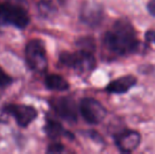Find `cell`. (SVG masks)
Here are the masks:
<instances>
[{
	"instance_id": "6da1fadb",
	"label": "cell",
	"mask_w": 155,
	"mask_h": 154,
	"mask_svg": "<svg viewBox=\"0 0 155 154\" xmlns=\"http://www.w3.org/2000/svg\"><path fill=\"white\" fill-rule=\"evenodd\" d=\"M102 44L109 53L123 57L135 53L140 42L130 21L120 18L113 23L111 30L104 34Z\"/></svg>"
},
{
	"instance_id": "7a4b0ae2",
	"label": "cell",
	"mask_w": 155,
	"mask_h": 154,
	"mask_svg": "<svg viewBox=\"0 0 155 154\" xmlns=\"http://www.w3.org/2000/svg\"><path fill=\"white\" fill-rule=\"evenodd\" d=\"M59 64L65 68L73 69L79 74H86L92 72L95 69L96 59L92 52L79 50L77 52L60 53Z\"/></svg>"
},
{
	"instance_id": "3957f363",
	"label": "cell",
	"mask_w": 155,
	"mask_h": 154,
	"mask_svg": "<svg viewBox=\"0 0 155 154\" xmlns=\"http://www.w3.org/2000/svg\"><path fill=\"white\" fill-rule=\"evenodd\" d=\"M25 61L32 71L38 73L48 69V56L45 44L41 39L34 38L25 44Z\"/></svg>"
},
{
	"instance_id": "277c9868",
	"label": "cell",
	"mask_w": 155,
	"mask_h": 154,
	"mask_svg": "<svg viewBox=\"0 0 155 154\" xmlns=\"http://www.w3.org/2000/svg\"><path fill=\"white\" fill-rule=\"evenodd\" d=\"M29 23V13L22 6L11 2L0 3V25H12L22 30L27 28Z\"/></svg>"
},
{
	"instance_id": "5b68a950",
	"label": "cell",
	"mask_w": 155,
	"mask_h": 154,
	"mask_svg": "<svg viewBox=\"0 0 155 154\" xmlns=\"http://www.w3.org/2000/svg\"><path fill=\"white\" fill-rule=\"evenodd\" d=\"M78 111L80 112L84 121L90 125H97L101 123L108 114L106 108L97 99L92 97L82 98L78 106Z\"/></svg>"
},
{
	"instance_id": "8992f818",
	"label": "cell",
	"mask_w": 155,
	"mask_h": 154,
	"mask_svg": "<svg viewBox=\"0 0 155 154\" xmlns=\"http://www.w3.org/2000/svg\"><path fill=\"white\" fill-rule=\"evenodd\" d=\"M2 111L6 115L12 116L16 120L17 125L21 128H28L38 116L36 108L29 105L8 103L2 108Z\"/></svg>"
},
{
	"instance_id": "52a82bcc",
	"label": "cell",
	"mask_w": 155,
	"mask_h": 154,
	"mask_svg": "<svg viewBox=\"0 0 155 154\" xmlns=\"http://www.w3.org/2000/svg\"><path fill=\"white\" fill-rule=\"evenodd\" d=\"M50 106L60 118L76 123L78 119V107L75 100L70 96L54 97L50 100Z\"/></svg>"
},
{
	"instance_id": "ba28073f",
	"label": "cell",
	"mask_w": 155,
	"mask_h": 154,
	"mask_svg": "<svg viewBox=\"0 0 155 154\" xmlns=\"http://www.w3.org/2000/svg\"><path fill=\"white\" fill-rule=\"evenodd\" d=\"M104 8L97 2L86 1L80 6L79 19L84 25L91 28H96L104 21Z\"/></svg>"
},
{
	"instance_id": "9c48e42d",
	"label": "cell",
	"mask_w": 155,
	"mask_h": 154,
	"mask_svg": "<svg viewBox=\"0 0 155 154\" xmlns=\"http://www.w3.org/2000/svg\"><path fill=\"white\" fill-rule=\"evenodd\" d=\"M116 147L124 153L136 150L141 142V135L134 130H124L114 137Z\"/></svg>"
},
{
	"instance_id": "30bf717a",
	"label": "cell",
	"mask_w": 155,
	"mask_h": 154,
	"mask_svg": "<svg viewBox=\"0 0 155 154\" xmlns=\"http://www.w3.org/2000/svg\"><path fill=\"white\" fill-rule=\"evenodd\" d=\"M137 79L135 76L132 75H126V76L119 77L117 79L111 81L107 86L106 91L112 94H124L128 92L130 89L136 84Z\"/></svg>"
},
{
	"instance_id": "8fae6325",
	"label": "cell",
	"mask_w": 155,
	"mask_h": 154,
	"mask_svg": "<svg viewBox=\"0 0 155 154\" xmlns=\"http://www.w3.org/2000/svg\"><path fill=\"white\" fill-rule=\"evenodd\" d=\"M45 133L49 136L52 139H57V138L61 137V136H70V138H74V135H72L70 132H67L63 128V126L59 121L55 120V119L51 118V117H47L45 118Z\"/></svg>"
},
{
	"instance_id": "7c38bea8",
	"label": "cell",
	"mask_w": 155,
	"mask_h": 154,
	"mask_svg": "<svg viewBox=\"0 0 155 154\" xmlns=\"http://www.w3.org/2000/svg\"><path fill=\"white\" fill-rule=\"evenodd\" d=\"M45 88L51 91H57V92H63L69 90L70 84L63 78L61 75L58 74H48L45 75L43 80Z\"/></svg>"
},
{
	"instance_id": "4fadbf2b",
	"label": "cell",
	"mask_w": 155,
	"mask_h": 154,
	"mask_svg": "<svg viewBox=\"0 0 155 154\" xmlns=\"http://www.w3.org/2000/svg\"><path fill=\"white\" fill-rule=\"evenodd\" d=\"M37 10L42 18H53L57 14V8L49 0H40L37 3Z\"/></svg>"
},
{
	"instance_id": "5bb4252c",
	"label": "cell",
	"mask_w": 155,
	"mask_h": 154,
	"mask_svg": "<svg viewBox=\"0 0 155 154\" xmlns=\"http://www.w3.org/2000/svg\"><path fill=\"white\" fill-rule=\"evenodd\" d=\"M76 45L79 48V50H84V51H89V52H93L96 49V44H95V40L92 37H80L79 39H77L76 41Z\"/></svg>"
},
{
	"instance_id": "9a60e30c",
	"label": "cell",
	"mask_w": 155,
	"mask_h": 154,
	"mask_svg": "<svg viewBox=\"0 0 155 154\" xmlns=\"http://www.w3.org/2000/svg\"><path fill=\"white\" fill-rule=\"evenodd\" d=\"M14 79L11 75H8L3 69L0 67V88L1 89H4L6 87L11 86L13 84Z\"/></svg>"
},
{
	"instance_id": "2e32d148",
	"label": "cell",
	"mask_w": 155,
	"mask_h": 154,
	"mask_svg": "<svg viewBox=\"0 0 155 154\" xmlns=\"http://www.w3.org/2000/svg\"><path fill=\"white\" fill-rule=\"evenodd\" d=\"M64 151V146L60 143H53V144H50L49 147L47 149L48 153H60Z\"/></svg>"
},
{
	"instance_id": "e0dca14e",
	"label": "cell",
	"mask_w": 155,
	"mask_h": 154,
	"mask_svg": "<svg viewBox=\"0 0 155 154\" xmlns=\"http://www.w3.org/2000/svg\"><path fill=\"white\" fill-rule=\"evenodd\" d=\"M146 41L149 43L154 42L155 43V31H147L145 35Z\"/></svg>"
},
{
	"instance_id": "ac0fdd59",
	"label": "cell",
	"mask_w": 155,
	"mask_h": 154,
	"mask_svg": "<svg viewBox=\"0 0 155 154\" xmlns=\"http://www.w3.org/2000/svg\"><path fill=\"white\" fill-rule=\"evenodd\" d=\"M147 8L148 12L152 15V16L155 17V0H150L147 4Z\"/></svg>"
}]
</instances>
